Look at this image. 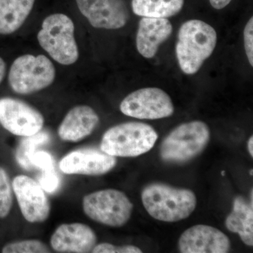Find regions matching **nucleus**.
<instances>
[{"mask_svg":"<svg viewBox=\"0 0 253 253\" xmlns=\"http://www.w3.org/2000/svg\"><path fill=\"white\" fill-rule=\"evenodd\" d=\"M99 123V116L92 108L85 105L76 106L65 116L58 134L63 141L78 142L90 135Z\"/></svg>","mask_w":253,"mask_h":253,"instance_id":"15","label":"nucleus"},{"mask_svg":"<svg viewBox=\"0 0 253 253\" xmlns=\"http://www.w3.org/2000/svg\"><path fill=\"white\" fill-rule=\"evenodd\" d=\"M84 212L91 219L111 227L124 226L130 219L133 204L122 191L104 189L84 196Z\"/></svg>","mask_w":253,"mask_h":253,"instance_id":"7","label":"nucleus"},{"mask_svg":"<svg viewBox=\"0 0 253 253\" xmlns=\"http://www.w3.org/2000/svg\"><path fill=\"white\" fill-rule=\"evenodd\" d=\"M178 246L182 253H226L231 244L228 236L217 228L200 224L184 231Z\"/></svg>","mask_w":253,"mask_h":253,"instance_id":"13","label":"nucleus"},{"mask_svg":"<svg viewBox=\"0 0 253 253\" xmlns=\"http://www.w3.org/2000/svg\"><path fill=\"white\" fill-rule=\"evenodd\" d=\"M126 116L141 120H158L169 117L174 113L170 96L163 89L146 87L133 91L120 106Z\"/></svg>","mask_w":253,"mask_h":253,"instance_id":"8","label":"nucleus"},{"mask_svg":"<svg viewBox=\"0 0 253 253\" xmlns=\"http://www.w3.org/2000/svg\"><path fill=\"white\" fill-rule=\"evenodd\" d=\"M50 250L44 243L38 240H26L18 241L5 246L2 249L4 253H46Z\"/></svg>","mask_w":253,"mask_h":253,"instance_id":"21","label":"nucleus"},{"mask_svg":"<svg viewBox=\"0 0 253 253\" xmlns=\"http://www.w3.org/2000/svg\"><path fill=\"white\" fill-rule=\"evenodd\" d=\"M172 33V24L167 18L143 17L136 33V49L141 56L151 59Z\"/></svg>","mask_w":253,"mask_h":253,"instance_id":"16","label":"nucleus"},{"mask_svg":"<svg viewBox=\"0 0 253 253\" xmlns=\"http://www.w3.org/2000/svg\"><path fill=\"white\" fill-rule=\"evenodd\" d=\"M250 174H251V175H253V170H251V172H250Z\"/></svg>","mask_w":253,"mask_h":253,"instance_id":"31","label":"nucleus"},{"mask_svg":"<svg viewBox=\"0 0 253 253\" xmlns=\"http://www.w3.org/2000/svg\"><path fill=\"white\" fill-rule=\"evenodd\" d=\"M184 0H132L133 12L142 17L167 18L177 14Z\"/></svg>","mask_w":253,"mask_h":253,"instance_id":"19","label":"nucleus"},{"mask_svg":"<svg viewBox=\"0 0 253 253\" xmlns=\"http://www.w3.org/2000/svg\"><path fill=\"white\" fill-rule=\"evenodd\" d=\"M215 30L200 20H189L181 25L178 33L176 56L181 71L194 75L212 55L217 44Z\"/></svg>","mask_w":253,"mask_h":253,"instance_id":"1","label":"nucleus"},{"mask_svg":"<svg viewBox=\"0 0 253 253\" xmlns=\"http://www.w3.org/2000/svg\"><path fill=\"white\" fill-rule=\"evenodd\" d=\"M211 131L206 123L192 121L176 126L163 140L161 156L169 163H184L199 156L207 146Z\"/></svg>","mask_w":253,"mask_h":253,"instance_id":"5","label":"nucleus"},{"mask_svg":"<svg viewBox=\"0 0 253 253\" xmlns=\"http://www.w3.org/2000/svg\"><path fill=\"white\" fill-rule=\"evenodd\" d=\"M12 190L9 176L0 168V217L9 214L12 206Z\"/></svg>","mask_w":253,"mask_h":253,"instance_id":"22","label":"nucleus"},{"mask_svg":"<svg viewBox=\"0 0 253 253\" xmlns=\"http://www.w3.org/2000/svg\"><path fill=\"white\" fill-rule=\"evenodd\" d=\"M231 1V0H210V2L214 9H221L226 7Z\"/></svg>","mask_w":253,"mask_h":253,"instance_id":"27","label":"nucleus"},{"mask_svg":"<svg viewBox=\"0 0 253 253\" xmlns=\"http://www.w3.org/2000/svg\"><path fill=\"white\" fill-rule=\"evenodd\" d=\"M36 0H0V34L9 35L22 26Z\"/></svg>","mask_w":253,"mask_h":253,"instance_id":"18","label":"nucleus"},{"mask_svg":"<svg viewBox=\"0 0 253 253\" xmlns=\"http://www.w3.org/2000/svg\"><path fill=\"white\" fill-rule=\"evenodd\" d=\"M221 174H222L223 176L225 175V171H222V172H221Z\"/></svg>","mask_w":253,"mask_h":253,"instance_id":"30","label":"nucleus"},{"mask_svg":"<svg viewBox=\"0 0 253 253\" xmlns=\"http://www.w3.org/2000/svg\"><path fill=\"white\" fill-rule=\"evenodd\" d=\"M44 123L42 115L26 103L12 98L0 99V123L11 134L33 135L42 130Z\"/></svg>","mask_w":253,"mask_h":253,"instance_id":"9","label":"nucleus"},{"mask_svg":"<svg viewBox=\"0 0 253 253\" xmlns=\"http://www.w3.org/2000/svg\"><path fill=\"white\" fill-rule=\"evenodd\" d=\"M141 200L148 213L157 220L175 222L189 217L196 209V195L192 191L176 189L154 183L144 188Z\"/></svg>","mask_w":253,"mask_h":253,"instance_id":"2","label":"nucleus"},{"mask_svg":"<svg viewBox=\"0 0 253 253\" xmlns=\"http://www.w3.org/2000/svg\"><path fill=\"white\" fill-rule=\"evenodd\" d=\"M50 140V134L46 131H40L31 136H24L16 151V158L18 164L26 170L34 168L31 158L40 146L46 144Z\"/></svg>","mask_w":253,"mask_h":253,"instance_id":"20","label":"nucleus"},{"mask_svg":"<svg viewBox=\"0 0 253 253\" xmlns=\"http://www.w3.org/2000/svg\"><path fill=\"white\" fill-rule=\"evenodd\" d=\"M76 3L94 28L119 29L129 20V11L123 0H76Z\"/></svg>","mask_w":253,"mask_h":253,"instance_id":"11","label":"nucleus"},{"mask_svg":"<svg viewBox=\"0 0 253 253\" xmlns=\"http://www.w3.org/2000/svg\"><path fill=\"white\" fill-rule=\"evenodd\" d=\"M248 149H249V154L251 157H253V137L251 136L250 137L249 143H248Z\"/></svg>","mask_w":253,"mask_h":253,"instance_id":"29","label":"nucleus"},{"mask_svg":"<svg viewBox=\"0 0 253 253\" xmlns=\"http://www.w3.org/2000/svg\"><path fill=\"white\" fill-rule=\"evenodd\" d=\"M56 76L54 64L44 55H23L10 68V86L19 94H30L52 84Z\"/></svg>","mask_w":253,"mask_h":253,"instance_id":"6","label":"nucleus"},{"mask_svg":"<svg viewBox=\"0 0 253 253\" xmlns=\"http://www.w3.org/2000/svg\"><path fill=\"white\" fill-rule=\"evenodd\" d=\"M244 46L248 59L251 66H253V18H250L244 32Z\"/></svg>","mask_w":253,"mask_h":253,"instance_id":"26","label":"nucleus"},{"mask_svg":"<svg viewBox=\"0 0 253 253\" xmlns=\"http://www.w3.org/2000/svg\"><path fill=\"white\" fill-rule=\"evenodd\" d=\"M158 138L154 127L146 123H122L104 133L100 149L115 157H136L149 152Z\"/></svg>","mask_w":253,"mask_h":253,"instance_id":"3","label":"nucleus"},{"mask_svg":"<svg viewBox=\"0 0 253 253\" xmlns=\"http://www.w3.org/2000/svg\"><path fill=\"white\" fill-rule=\"evenodd\" d=\"M23 217L31 223L44 222L49 217L51 206L44 190L34 179L18 175L12 182Z\"/></svg>","mask_w":253,"mask_h":253,"instance_id":"10","label":"nucleus"},{"mask_svg":"<svg viewBox=\"0 0 253 253\" xmlns=\"http://www.w3.org/2000/svg\"><path fill=\"white\" fill-rule=\"evenodd\" d=\"M39 184L44 191L53 193L59 187V178L54 170L42 172L39 179Z\"/></svg>","mask_w":253,"mask_h":253,"instance_id":"25","label":"nucleus"},{"mask_svg":"<svg viewBox=\"0 0 253 253\" xmlns=\"http://www.w3.org/2000/svg\"><path fill=\"white\" fill-rule=\"evenodd\" d=\"M31 162L34 168H40L42 172L54 170L52 157L44 151H36L31 156Z\"/></svg>","mask_w":253,"mask_h":253,"instance_id":"24","label":"nucleus"},{"mask_svg":"<svg viewBox=\"0 0 253 253\" xmlns=\"http://www.w3.org/2000/svg\"><path fill=\"white\" fill-rule=\"evenodd\" d=\"M74 31L71 18L63 14H51L43 21L38 34V42L55 61L69 66L79 58Z\"/></svg>","mask_w":253,"mask_h":253,"instance_id":"4","label":"nucleus"},{"mask_svg":"<svg viewBox=\"0 0 253 253\" xmlns=\"http://www.w3.org/2000/svg\"><path fill=\"white\" fill-rule=\"evenodd\" d=\"M93 253H141L142 251L139 248L134 246H116L114 245L103 243L96 245Z\"/></svg>","mask_w":253,"mask_h":253,"instance_id":"23","label":"nucleus"},{"mask_svg":"<svg viewBox=\"0 0 253 253\" xmlns=\"http://www.w3.org/2000/svg\"><path fill=\"white\" fill-rule=\"evenodd\" d=\"M6 73V63L2 58L0 57V83L2 82Z\"/></svg>","mask_w":253,"mask_h":253,"instance_id":"28","label":"nucleus"},{"mask_svg":"<svg viewBox=\"0 0 253 253\" xmlns=\"http://www.w3.org/2000/svg\"><path fill=\"white\" fill-rule=\"evenodd\" d=\"M96 241V234L89 226L76 222L59 226L50 243L56 252L88 253L92 252Z\"/></svg>","mask_w":253,"mask_h":253,"instance_id":"14","label":"nucleus"},{"mask_svg":"<svg viewBox=\"0 0 253 253\" xmlns=\"http://www.w3.org/2000/svg\"><path fill=\"white\" fill-rule=\"evenodd\" d=\"M117 159L101 149L87 148L73 151L65 156L59 163L61 172L67 174L99 176L115 168Z\"/></svg>","mask_w":253,"mask_h":253,"instance_id":"12","label":"nucleus"},{"mask_svg":"<svg viewBox=\"0 0 253 253\" xmlns=\"http://www.w3.org/2000/svg\"><path fill=\"white\" fill-rule=\"evenodd\" d=\"M253 201L248 202L242 196H238L234 201L232 212L226 217V228L239 234L247 246L253 245Z\"/></svg>","mask_w":253,"mask_h":253,"instance_id":"17","label":"nucleus"}]
</instances>
